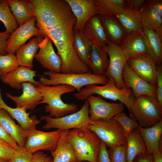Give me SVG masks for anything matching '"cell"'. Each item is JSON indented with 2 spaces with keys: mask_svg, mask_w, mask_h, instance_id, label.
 Segmentation results:
<instances>
[{
  "mask_svg": "<svg viewBox=\"0 0 162 162\" xmlns=\"http://www.w3.org/2000/svg\"><path fill=\"white\" fill-rule=\"evenodd\" d=\"M76 21L69 4L63 0L57 17L41 33V36L49 37L57 48V54L62 61L61 73L86 74L90 70L88 66L80 59L74 48V28Z\"/></svg>",
  "mask_w": 162,
  "mask_h": 162,
  "instance_id": "1",
  "label": "cell"
},
{
  "mask_svg": "<svg viewBox=\"0 0 162 162\" xmlns=\"http://www.w3.org/2000/svg\"><path fill=\"white\" fill-rule=\"evenodd\" d=\"M41 94L42 100L39 104H46L45 112L55 118L63 117L77 111L78 108L75 103L67 104L61 99L63 94L75 91L73 87L66 85L60 84L55 86H47L40 83L37 86Z\"/></svg>",
  "mask_w": 162,
  "mask_h": 162,
  "instance_id": "2",
  "label": "cell"
},
{
  "mask_svg": "<svg viewBox=\"0 0 162 162\" xmlns=\"http://www.w3.org/2000/svg\"><path fill=\"white\" fill-rule=\"evenodd\" d=\"M67 137L73 146L78 162H97L101 141L89 129L68 130Z\"/></svg>",
  "mask_w": 162,
  "mask_h": 162,
  "instance_id": "3",
  "label": "cell"
},
{
  "mask_svg": "<svg viewBox=\"0 0 162 162\" xmlns=\"http://www.w3.org/2000/svg\"><path fill=\"white\" fill-rule=\"evenodd\" d=\"M108 79L107 82L104 86L90 84L85 86L74 94V97L83 100H86L90 95L96 94L106 99L119 100L127 107L130 113L135 98L132 90L125 87L118 88L113 78L110 77Z\"/></svg>",
  "mask_w": 162,
  "mask_h": 162,
  "instance_id": "4",
  "label": "cell"
},
{
  "mask_svg": "<svg viewBox=\"0 0 162 162\" xmlns=\"http://www.w3.org/2000/svg\"><path fill=\"white\" fill-rule=\"evenodd\" d=\"M91 70L86 74H64L57 73L50 71L44 72L46 77L41 76L39 82L42 85L55 86L64 84L71 86L79 92L83 86L90 84L105 85L108 79L105 76L94 75Z\"/></svg>",
  "mask_w": 162,
  "mask_h": 162,
  "instance_id": "5",
  "label": "cell"
},
{
  "mask_svg": "<svg viewBox=\"0 0 162 162\" xmlns=\"http://www.w3.org/2000/svg\"><path fill=\"white\" fill-rule=\"evenodd\" d=\"M129 114L130 118L135 119L139 126L148 128L162 120V106L156 98L142 95L135 97Z\"/></svg>",
  "mask_w": 162,
  "mask_h": 162,
  "instance_id": "6",
  "label": "cell"
},
{
  "mask_svg": "<svg viewBox=\"0 0 162 162\" xmlns=\"http://www.w3.org/2000/svg\"><path fill=\"white\" fill-rule=\"evenodd\" d=\"M89 106L87 100L77 111L61 117L55 118L50 115L43 116L40 120L46 124L42 128L45 130L55 128L61 131L75 128L87 129L90 124Z\"/></svg>",
  "mask_w": 162,
  "mask_h": 162,
  "instance_id": "7",
  "label": "cell"
},
{
  "mask_svg": "<svg viewBox=\"0 0 162 162\" xmlns=\"http://www.w3.org/2000/svg\"><path fill=\"white\" fill-rule=\"evenodd\" d=\"M88 129L94 132L106 147L112 148L127 144L125 133L114 118L91 121Z\"/></svg>",
  "mask_w": 162,
  "mask_h": 162,
  "instance_id": "8",
  "label": "cell"
},
{
  "mask_svg": "<svg viewBox=\"0 0 162 162\" xmlns=\"http://www.w3.org/2000/svg\"><path fill=\"white\" fill-rule=\"evenodd\" d=\"M103 48L109 58V64L105 76L108 78L110 77L113 78L118 88H125L122 73L124 65L128 60V57L119 45L110 41Z\"/></svg>",
  "mask_w": 162,
  "mask_h": 162,
  "instance_id": "9",
  "label": "cell"
},
{
  "mask_svg": "<svg viewBox=\"0 0 162 162\" xmlns=\"http://www.w3.org/2000/svg\"><path fill=\"white\" fill-rule=\"evenodd\" d=\"M62 133V131L58 130L45 132L36 129L28 131L24 148L33 154L38 151L51 152L56 147Z\"/></svg>",
  "mask_w": 162,
  "mask_h": 162,
  "instance_id": "10",
  "label": "cell"
},
{
  "mask_svg": "<svg viewBox=\"0 0 162 162\" xmlns=\"http://www.w3.org/2000/svg\"><path fill=\"white\" fill-rule=\"evenodd\" d=\"M86 100L89 104L91 121L111 119L125 110L123 103L108 102L99 95H90Z\"/></svg>",
  "mask_w": 162,
  "mask_h": 162,
  "instance_id": "11",
  "label": "cell"
},
{
  "mask_svg": "<svg viewBox=\"0 0 162 162\" xmlns=\"http://www.w3.org/2000/svg\"><path fill=\"white\" fill-rule=\"evenodd\" d=\"M35 16L20 26L7 40V54L16 53L18 49L31 38L40 35L39 29L36 26Z\"/></svg>",
  "mask_w": 162,
  "mask_h": 162,
  "instance_id": "12",
  "label": "cell"
},
{
  "mask_svg": "<svg viewBox=\"0 0 162 162\" xmlns=\"http://www.w3.org/2000/svg\"><path fill=\"white\" fill-rule=\"evenodd\" d=\"M125 87L131 89L135 97L147 95L157 98L156 86L148 82L139 76L127 63L122 73Z\"/></svg>",
  "mask_w": 162,
  "mask_h": 162,
  "instance_id": "13",
  "label": "cell"
},
{
  "mask_svg": "<svg viewBox=\"0 0 162 162\" xmlns=\"http://www.w3.org/2000/svg\"><path fill=\"white\" fill-rule=\"evenodd\" d=\"M52 41L45 36L39 44V50L35 57L42 67L49 71L61 73L62 61L55 52Z\"/></svg>",
  "mask_w": 162,
  "mask_h": 162,
  "instance_id": "14",
  "label": "cell"
},
{
  "mask_svg": "<svg viewBox=\"0 0 162 162\" xmlns=\"http://www.w3.org/2000/svg\"><path fill=\"white\" fill-rule=\"evenodd\" d=\"M127 63L140 77L156 86L157 74L159 65L149 54L129 59Z\"/></svg>",
  "mask_w": 162,
  "mask_h": 162,
  "instance_id": "15",
  "label": "cell"
},
{
  "mask_svg": "<svg viewBox=\"0 0 162 162\" xmlns=\"http://www.w3.org/2000/svg\"><path fill=\"white\" fill-rule=\"evenodd\" d=\"M76 17L74 31H82L84 26L92 16L98 14L95 0H66Z\"/></svg>",
  "mask_w": 162,
  "mask_h": 162,
  "instance_id": "16",
  "label": "cell"
},
{
  "mask_svg": "<svg viewBox=\"0 0 162 162\" xmlns=\"http://www.w3.org/2000/svg\"><path fill=\"white\" fill-rule=\"evenodd\" d=\"M22 93L19 96H14L6 93L7 98L13 100L16 107L22 108L26 110H34L43 100L41 93L33 84L26 82L22 84Z\"/></svg>",
  "mask_w": 162,
  "mask_h": 162,
  "instance_id": "17",
  "label": "cell"
},
{
  "mask_svg": "<svg viewBox=\"0 0 162 162\" xmlns=\"http://www.w3.org/2000/svg\"><path fill=\"white\" fill-rule=\"evenodd\" d=\"M37 72L27 67L19 66L15 70L0 77V79L11 88L20 90L22 89V84L24 82L31 83L37 86L40 83L34 79Z\"/></svg>",
  "mask_w": 162,
  "mask_h": 162,
  "instance_id": "18",
  "label": "cell"
},
{
  "mask_svg": "<svg viewBox=\"0 0 162 162\" xmlns=\"http://www.w3.org/2000/svg\"><path fill=\"white\" fill-rule=\"evenodd\" d=\"M0 109L5 110L12 118L15 119L24 130L29 131L36 129V126L41 120L37 118L35 115L29 116L30 113L24 109L16 107L13 108L8 106L3 99L0 87Z\"/></svg>",
  "mask_w": 162,
  "mask_h": 162,
  "instance_id": "19",
  "label": "cell"
},
{
  "mask_svg": "<svg viewBox=\"0 0 162 162\" xmlns=\"http://www.w3.org/2000/svg\"><path fill=\"white\" fill-rule=\"evenodd\" d=\"M119 46L128 59L148 54L142 34L139 32L127 33Z\"/></svg>",
  "mask_w": 162,
  "mask_h": 162,
  "instance_id": "20",
  "label": "cell"
},
{
  "mask_svg": "<svg viewBox=\"0 0 162 162\" xmlns=\"http://www.w3.org/2000/svg\"><path fill=\"white\" fill-rule=\"evenodd\" d=\"M91 41V50L88 66L93 74L105 76L109 64L108 55L103 48L94 41Z\"/></svg>",
  "mask_w": 162,
  "mask_h": 162,
  "instance_id": "21",
  "label": "cell"
},
{
  "mask_svg": "<svg viewBox=\"0 0 162 162\" xmlns=\"http://www.w3.org/2000/svg\"><path fill=\"white\" fill-rule=\"evenodd\" d=\"M82 32L91 40L104 48L109 41L100 16L94 15L85 23Z\"/></svg>",
  "mask_w": 162,
  "mask_h": 162,
  "instance_id": "22",
  "label": "cell"
},
{
  "mask_svg": "<svg viewBox=\"0 0 162 162\" xmlns=\"http://www.w3.org/2000/svg\"><path fill=\"white\" fill-rule=\"evenodd\" d=\"M68 131H62L56 147L50 152L52 162H78L74 149L67 137Z\"/></svg>",
  "mask_w": 162,
  "mask_h": 162,
  "instance_id": "23",
  "label": "cell"
},
{
  "mask_svg": "<svg viewBox=\"0 0 162 162\" xmlns=\"http://www.w3.org/2000/svg\"><path fill=\"white\" fill-rule=\"evenodd\" d=\"M137 128L144 141L148 153L152 154L155 151L162 150V120L150 127L139 126Z\"/></svg>",
  "mask_w": 162,
  "mask_h": 162,
  "instance_id": "24",
  "label": "cell"
},
{
  "mask_svg": "<svg viewBox=\"0 0 162 162\" xmlns=\"http://www.w3.org/2000/svg\"><path fill=\"white\" fill-rule=\"evenodd\" d=\"M0 123L16 141L19 147H24L28 131L17 124L8 112L1 109H0Z\"/></svg>",
  "mask_w": 162,
  "mask_h": 162,
  "instance_id": "25",
  "label": "cell"
},
{
  "mask_svg": "<svg viewBox=\"0 0 162 162\" xmlns=\"http://www.w3.org/2000/svg\"><path fill=\"white\" fill-rule=\"evenodd\" d=\"M142 26V34L148 54L159 65L162 62V40L155 31Z\"/></svg>",
  "mask_w": 162,
  "mask_h": 162,
  "instance_id": "26",
  "label": "cell"
},
{
  "mask_svg": "<svg viewBox=\"0 0 162 162\" xmlns=\"http://www.w3.org/2000/svg\"><path fill=\"white\" fill-rule=\"evenodd\" d=\"M37 37L32 38L17 50L16 56L19 66L33 68V59L39 49V43L43 39L40 36Z\"/></svg>",
  "mask_w": 162,
  "mask_h": 162,
  "instance_id": "27",
  "label": "cell"
},
{
  "mask_svg": "<svg viewBox=\"0 0 162 162\" xmlns=\"http://www.w3.org/2000/svg\"><path fill=\"white\" fill-rule=\"evenodd\" d=\"M99 15L109 40L119 45L127 33L115 16Z\"/></svg>",
  "mask_w": 162,
  "mask_h": 162,
  "instance_id": "28",
  "label": "cell"
},
{
  "mask_svg": "<svg viewBox=\"0 0 162 162\" xmlns=\"http://www.w3.org/2000/svg\"><path fill=\"white\" fill-rule=\"evenodd\" d=\"M140 11L126 8L115 17L119 21L127 33L132 32H143Z\"/></svg>",
  "mask_w": 162,
  "mask_h": 162,
  "instance_id": "29",
  "label": "cell"
},
{
  "mask_svg": "<svg viewBox=\"0 0 162 162\" xmlns=\"http://www.w3.org/2000/svg\"><path fill=\"white\" fill-rule=\"evenodd\" d=\"M18 25L20 26L35 16L29 0H7Z\"/></svg>",
  "mask_w": 162,
  "mask_h": 162,
  "instance_id": "30",
  "label": "cell"
},
{
  "mask_svg": "<svg viewBox=\"0 0 162 162\" xmlns=\"http://www.w3.org/2000/svg\"><path fill=\"white\" fill-rule=\"evenodd\" d=\"M127 162H132L138 154L147 152L144 141L137 128L126 135Z\"/></svg>",
  "mask_w": 162,
  "mask_h": 162,
  "instance_id": "31",
  "label": "cell"
},
{
  "mask_svg": "<svg viewBox=\"0 0 162 162\" xmlns=\"http://www.w3.org/2000/svg\"><path fill=\"white\" fill-rule=\"evenodd\" d=\"M148 2L141 10L142 25L156 32L162 40V17L148 4Z\"/></svg>",
  "mask_w": 162,
  "mask_h": 162,
  "instance_id": "32",
  "label": "cell"
},
{
  "mask_svg": "<svg viewBox=\"0 0 162 162\" xmlns=\"http://www.w3.org/2000/svg\"><path fill=\"white\" fill-rule=\"evenodd\" d=\"M74 47L81 61L88 65L92 41L82 31L74 30Z\"/></svg>",
  "mask_w": 162,
  "mask_h": 162,
  "instance_id": "33",
  "label": "cell"
},
{
  "mask_svg": "<svg viewBox=\"0 0 162 162\" xmlns=\"http://www.w3.org/2000/svg\"><path fill=\"white\" fill-rule=\"evenodd\" d=\"M95 5L98 15L115 16L123 10L126 6V0H95Z\"/></svg>",
  "mask_w": 162,
  "mask_h": 162,
  "instance_id": "34",
  "label": "cell"
},
{
  "mask_svg": "<svg viewBox=\"0 0 162 162\" xmlns=\"http://www.w3.org/2000/svg\"><path fill=\"white\" fill-rule=\"evenodd\" d=\"M0 21L5 28V31L10 34L18 27L17 22L7 0H2L0 3Z\"/></svg>",
  "mask_w": 162,
  "mask_h": 162,
  "instance_id": "35",
  "label": "cell"
},
{
  "mask_svg": "<svg viewBox=\"0 0 162 162\" xmlns=\"http://www.w3.org/2000/svg\"><path fill=\"white\" fill-rule=\"evenodd\" d=\"M19 66L15 54L0 55V77L15 70Z\"/></svg>",
  "mask_w": 162,
  "mask_h": 162,
  "instance_id": "36",
  "label": "cell"
},
{
  "mask_svg": "<svg viewBox=\"0 0 162 162\" xmlns=\"http://www.w3.org/2000/svg\"><path fill=\"white\" fill-rule=\"evenodd\" d=\"M114 118L122 127L126 136L133 130L139 126L138 123L135 119L129 117L126 113L123 112L116 115Z\"/></svg>",
  "mask_w": 162,
  "mask_h": 162,
  "instance_id": "37",
  "label": "cell"
},
{
  "mask_svg": "<svg viewBox=\"0 0 162 162\" xmlns=\"http://www.w3.org/2000/svg\"><path fill=\"white\" fill-rule=\"evenodd\" d=\"M108 152L110 162H127V144L110 148Z\"/></svg>",
  "mask_w": 162,
  "mask_h": 162,
  "instance_id": "38",
  "label": "cell"
},
{
  "mask_svg": "<svg viewBox=\"0 0 162 162\" xmlns=\"http://www.w3.org/2000/svg\"><path fill=\"white\" fill-rule=\"evenodd\" d=\"M33 154L19 147L9 160L10 162H32Z\"/></svg>",
  "mask_w": 162,
  "mask_h": 162,
  "instance_id": "39",
  "label": "cell"
},
{
  "mask_svg": "<svg viewBox=\"0 0 162 162\" xmlns=\"http://www.w3.org/2000/svg\"><path fill=\"white\" fill-rule=\"evenodd\" d=\"M16 150L7 142L0 139V158L9 160Z\"/></svg>",
  "mask_w": 162,
  "mask_h": 162,
  "instance_id": "40",
  "label": "cell"
},
{
  "mask_svg": "<svg viewBox=\"0 0 162 162\" xmlns=\"http://www.w3.org/2000/svg\"><path fill=\"white\" fill-rule=\"evenodd\" d=\"M157 99L162 106V66L159 65L157 74Z\"/></svg>",
  "mask_w": 162,
  "mask_h": 162,
  "instance_id": "41",
  "label": "cell"
},
{
  "mask_svg": "<svg viewBox=\"0 0 162 162\" xmlns=\"http://www.w3.org/2000/svg\"><path fill=\"white\" fill-rule=\"evenodd\" d=\"M147 2L145 0H126L125 8L137 11H140Z\"/></svg>",
  "mask_w": 162,
  "mask_h": 162,
  "instance_id": "42",
  "label": "cell"
},
{
  "mask_svg": "<svg viewBox=\"0 0 162 162\" xmlns=\"http://www.w3.org/2000/svg\"><path fill=\"white\" fill-rule=\"evenodd\" d=\"M0 139L4 140L17 149L18 145L14 139L6 131L0 123Z\"/></svg>",
  "mask_w": 162,
  "mask_h": 162,
  "instance_id": "43",
  "label": "cell"
},
{
  "mask_svg": "<svg viewBox=\"0 0 162 162\" xmlns=\"http://www.w3.org/2000/svg\"><path fill=\"white\" fill-rule=\"evenodd\" d=\"M53 160L52 157L42 151H38L33 154L32 162H52Z\"/></svg>",
  "mask_w": 162,
  "mask_h": 162,
  "instance_id": "44",
  "label": "cell"
},
{
  "mask_svg": "<svg viewBox=\"0 0 162 162\" xmlns=\"http://www.w3.org/2000/svg\"><path fill=\"white\" fill-rule=\"evenodd\" d=\"M10 35V34L5 31L0 32V55L7 54V40Z\"/></svg>",
  "mask_w": 162,
  "mask_h": 162,
  "instance_id": "45",
  "label": "cell"
},
{
  "mask_svg": "<svg viewBox=\"0 0 162 162\" xmlns=\"http://www.w3.org/2000/svg\"><path fill=\"white\" fill-rule=\"evenodd\" d=\"M97 162H110L108 150L104 143L101 141Z\"/></svg>",
  "mask_w": 162,
  "mask_h": 162,
  "instance_id": "46",
  "label": "cell"
},
{
  "mask_svg": "<svg viewBox=\"0 0 162 162\" xmlns=\"http://www.w3.org/2000/svg\"><path fill=\"white\" fill-rule=\"evenodd\" d=\"M132 162H153L152 154L147 152L141 153L137 155Z\"/></svg>",
  "mask_w": 162,
  "mask_h": 162,
  "instance_id": "47",
  "label": "cell"
},
{
  "mask_svg": "<svg viewBox=\"0 0 162 162\" xmlns=\"http://www.w3.org/2000/svg\"><path fill=\"white\" fill-rule=\"evenodd\" d=\"M148 4L162 17V0H152L148 1Z\"/></svg>",
  "mask_w": 162,
  "mask_h": 162,
  "instance_id": "48",
  "label": "cell"
},
{
  "mask_svg": "<svg viewBox=\"0 0 162 162\" xmlns=\"http://www.w3.org/2000/svg\"><path fill=\"white\" fill-rule=\"evenodd\" d=\"M152 154L153 162H162V150L155 151Z\"/></svg>",
  "mask_w": 162,
  "mask_h": 162,
  "instance_id": "49",
  "label": "cell"
},
{
  "mask_svg": "<svg viewBox=\"0 0 162 162\" xmlns=\"http://www.w3.org/2000/svg\"><path fill=\"white\" fill-rule=\"evenodd\" d=\"M0 162H10V161L0 158Z\"/></svg>",
  "mask_w": 162,
  "mask_h": 162,
  "instance_id": "50",
  "label": "cell"
},
{
  "mask_svg": "<svg viewBox=\"0 0 162 162\" xmlns=\"http://www.w3.org/2000/svg\"><path fill=\"white\" fill-rule=\"evenodd\" d=\"M2 1V0H0V3Z\"/></svg>",
  "mask_w": 162,
  "mask_h": 162,
  "instance_id": "51",
  "label": "cell"
},
{
  "mask_svg": "<svg viewBox=\"0 0 162 162\" xmlns=\"http://www.w3.org/2000/svg\"><path fill=\"white\" fill-rule=\"evenodd\" d=\"M83 162L81 161V162Z\"/></svg>",
  "mask_w": 162,
  "mask_h": 162,
  "instance_id": "52",
  "label": "cell"
}]
</instances>
